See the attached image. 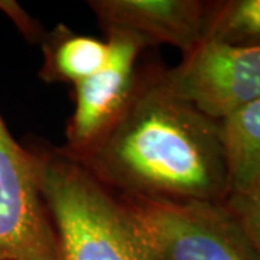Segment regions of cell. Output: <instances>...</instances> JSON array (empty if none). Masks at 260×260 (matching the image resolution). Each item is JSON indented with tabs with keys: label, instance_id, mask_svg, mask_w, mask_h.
<instances>
[{
	"label": "cell",
	"instance_id": "9",
	"mask_svg": "<svg viewBox=\"0 0 260 260\" xmlns=\"http://www.w3.org/2000/svg\"><path fill=\"white\" fill-rule=\"evenodd\" d=\"M221 138L229 197L251 194L260 186V99L221 120Z\"/></svg>",
	"mask_w": 260,
	"mask_h": 260
},
{
	"label": "cell",
	"instance_id": "1",
	"mask_svg": "<svg viewBox=\"0 0 260 260\" xmlns=\"http://www.w3.org/2000/svg\"><path fill=\"white\" fill-rule=\"evenodd\" d=\"M162 68H140L127 110L107 138L78 160L126 198L224 203L229 181L221 121L172 93Z\"/></svg>",
	"mask_w": 260,
	"mask_h": 260
},
{
	"label": "cell",
	"instance_id": "6",
	"mask_svg": "<svg viewBox=\"0 0 260 260\" xmlns=\"http://www.w3.org/2000/svg\"><path fill=\"white\" fill-rule=\"evenodd\" d=\"M110 55L99 73L74 85V110L67 123L62 148L77 159L87 158L127 110L139 81L138 67L146 45L132 34L106 30Z\"/></svg>",
	"mask_w": 260,
	"mask_h": 260
},
{
	"label": "cell",
	"instance_id": "7",
	"mask_svg": "<svg viewBox=\"0 0 260 260\" xmlns=\"http://www.w3.org/2000/svg\"><path fill=\"white\" fill-rule=\"evenodd\" d=\"M87 5L104 32H127L146 47L169 45L184 55L205 39L210 2L91 0Z\"/></svg>",
	"mask_w": 260,
	"mask_h": 260
},
{
	"label": "cell",
	"instance_id": "3",
	"mask_svg": "<svg viewBox=\"0 0 260 260\" xmlns=\"http://www.w3.org/2000/svg\"><path fill=\"white\" fill-rule=\"evenodd\" d=\"M126 200L146 232L155 260H259L224 203Z\"/></svg>",
	"mask_w": 260,
	"mask_h": 260
},
{
	"label": "cell",
	"instance_id": "11",
	"mask_svg": "<svg viewBox=\"0 0 260 260\" xmlns=\"http://www.w3.org/2000/svg\"><path fill=\"white\" fill-rule=\"evenodd\" d=\"M224 204L240 224L260 260V186L251 194L229 197Z\"/></svg>",
	"mask_w": 260,
	"mask_h": 260
},
{
	"label": "cell",
	"instance_id": "2",
	"mask_svg": "<svg viewBox=\"0 0 260 260\" xmlns=\"http://www.w3.org/2000/svg\"><path fill=\"white\" fill-rule=\"evenodd\" d=\"M62 260H155L130 203L62 146L29 145Z\"/></svg>",
	"mask_w": 260,
	"mask_h": 260
},
{
	"label": "cell",
	"instance_id": "8",
	"mask_svg": "<svg viewBox=\"0 0 260 260\" xmlns=\"http://www.w3.org/2000/svg\"><path fill=\"white\" fill-rule=\"evenodd\" d=\"M44 64L39 78L45 83L73 84L99 73L109 61L106 39L77 34L65 25L45 32L41 39Z\"/></svg>",
	"mask_w": 260,
	"mask_h": 260
},
{
	"label": "cell",
	"instance_id": "10",
	"mask_svg": "<svg viewBox=\"0 0 260 260\" xmlns=\"http://www.w3.org/2000/svg\"><path fill=\"white\" fill-rule=\"evenodd\" d=\"M205 39L234 47H260V0L210 2Z\"/></svg>",
	"mask_w": 260,
	"mask_h": 260
},
{
	"label": "cell",
	"instance_id": "12",
	"mask_svg": "<svg viewBox=\"0 0 260 260\" xmlns=\"http://www.w3.org/2000/svg\"><path fill=\"white\" fill-rule=\"evenodd\" d=\"M0 6L5 10H8L10 18L15 20V23L18 25V28L20 29L29 39H38V41L42 39L45 32H44V30H39L37 22H34L23 10H20V8H19L16 3H6V2H2Z\"/></svg>",
	"mask_w": 260,
	"mask_h": 260
},
{
	"label": "cell",
	"instance_id": "5",
	"mask_svg": "<svg viewBox=\"0 0 260 260\" xmlns=\"http://www.w3.org/2000/svg\"><path fill=\"white\" fill-rule=\"evenodd\" d=\"M0 260H62L32 155L0 114Z\"/></svg>",
	"mask_w": 260,
	"mask_h": 260
},
{
	"label": "cell",
	"instance_id": "4",
	"mask_svg": "<svg viewBox=\"0 0 260 260\" xmlns=\"http://www.w3.org/2000/svg\"><path fill=\"white\" fill-rule=\"evenodd\" d=\"M162 77L177 97L221 121L260 99V47L204 39Z\"/></svg>",
	"mask_w": 260,
	"mask_h": 260
}]
</instances>
